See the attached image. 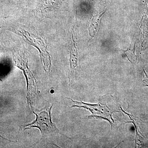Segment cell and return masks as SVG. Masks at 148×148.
Wrapping results in <instances>:
<instances>
[{"label":"cell","mask_w":148,"mask_h":148,"mask_svg":"<svg viewBox=\"0 0 148 148\" xmlns=\"http://www.w3.org/2000/svg\"><path fill=\"white\" fill-rule=\"evenodd\" d=\"M72 37H72L70 56V64L71 69L74 71L77 66L78 52L73 35Z\"/></svg>","instance_id":"obj_3"},{"label":"cell","mask_w":148,"mask_h":148,"mask_svg":"<svg viewBox=\"0 0 148 148\" xmlns=\"http://www.w3.org/2000/svg\"><path fill=\"white\" fill-rule=\"evenodd\" d=\"M59 0H44L40 9L44 10L48 8H52L58 5Z\"/></svg>","instance_id":"obj_5"},{"label":"cell","mask_w":148,"mask_h":148,"mask_svg":"<svg viewBox=\"0 0 148 148\" xmlns=\"http://www.w3.org/2000/svg\"><path fill=\"white\" fill-rule=\"evenodd\" d=\"M52 106L40 110L33 111L36 115V120L32 123L26 125L27 127L25 129L37 127L40 130L41 138L36 144L39 142H47L51 144L59 135H65L61 134L55 123L52 122L51 117Z\"/></svg>","instance_id":"obj_1"},{"label":"cell","mask_w":148,"mask_h":148,"mask_svg":"<svg viewBox=\"0 0 148 148\" xmlns=\"http://www.w3.org/2000/svg\"><path fill=\"white\" fill-rule=\"evenodd\" d=\"M18 35L22 37L26 42L36 48L39 51L40 56L43 63L45 71H50L51 62L49 52L43 40L40 37L30 34L25 30L21 29L17 31Z\"/></svg>","instance_id":"obj_2"},{"label":"cell","mask_w":148,"mask_h":148,"mask_svg":"<svg viewBox=\"0 0 148 148\" xmlns=\"http://www.w3.org/2000/svg\"><path fill=\"white\" fill-rule=\"evenodd\" d=\"M101 13L98 15H95L92 17L90 23V27L89 28V33L90 36L93 37L96 34L98 29V24L99 21L101 18V16L103 14Z\"/></svg>","instance_id":"obj_4"},{"label":"cell","mask_w":148,"mask_h":148,"mask_svg":"<svg viewBox=\"0 0 148 148\" xmlns=\"http://www.w3.org/2000/svg\"><path fill=\"white\" fill-rule=\"evenodd\" d=\"M134 51H135V46L134 47L130 48L128 50L124 51L127 55L128 59L130 61V59L132 60V61H134V58L135 56V53H134Z\"/></svg>","instance_id":"obj_6"}]
</instances>
